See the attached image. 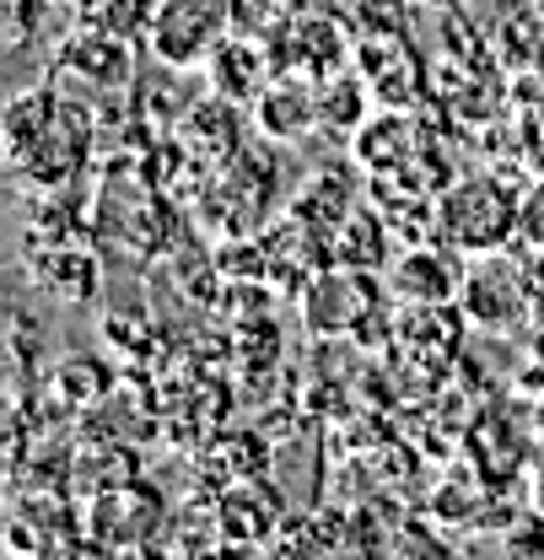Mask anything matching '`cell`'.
I'll list each match as a JSON object with an SVG mask.
<instances>
[{"instance_id":"obj_1","label":"cell","mask_w":544,"mask_h":560,"mask_svg":"<svg viewBox=\"0 0 544 560\" xmlns=\"http://www.w3.org/2000/svg\"><path fill=\"white\" fill-rule=\"evenodd\" d=\"M437 232L459 248V254H496V248H507L512 243V232H518V221H523V206H518V195L501 184V178H490V173H475V178H459L448 195H442V206H437Z\"/></svg>"},{"instance_id":"obj_2","label":"cell","mask_w":544,"mask_h":560,"mask_svg":"<svg viewBox=\"0 0 544 560\" xmlns=\"http://www.w3.org/2000/svg\"><path fill=\"white\" fill-rule=\"evenodd\" d=\"M232 27V0H162L151 16V49L167 66H200Z\"/></svg>"},{"instance_id":"obj_3","label":"cell","mask_w":544,"mask_h":560,"mask_svg":"<svg viewBox=\"0 0 544 560\" xmlns=\"http://www.w3.org/2000/svg\"><path fill=\"white\" fill-rule=\"evenodd\" d=\"M459 296H464V313L475 318L479 329H490V335H507V329L523 318V302H529L523 270L507 265L501 248H496V254H479V265L464 276V285H459Z\"/></svg>"},{"instance_id":"obj_4","label":"cell","mask_w":544,"mask_h":560,"mask_svg":"<svg viewBox=\"0 0 544 560\" xmlns=\"http://www.w3.org/2000/svg\"><path fill=\"white\" fill-rule=\"evenodd\" d=\"M313 75L302 70H286V75H275L270 86L254 97V114H259V130L275 140H297L308 136L313 125H319V92L308 86Z\"/></svg>"},{"instance_id":"obj_5","label":"cell","mask_w":544,"mask_h":560,"mask_svg":"<svg viewBox=\"0 0 544 560\" xmlns=\"http://www.w3.org/2000/svg\"><path fill=\"white\" fill-rule=\"evenodd\" d=\"M372 280L329 270L308 285V324L319 335H345V329H361V318L372 313Z\"/></svg>"},{"instance_id":"obj_6","label":"cell","mask_w":544,"mask_h":560,"mask_svg":"<svg viewBox=\"0 0 544 560\" xmlns=\"http://www.w3.org/2000/svg\"><path fill=\"white\" fill-rule=\"evenodd\" d=\"M205 70H210V86H216L227 103H248V97L265 92V55H259V44L243 38V33H227V38L210 49Z\"/></svg>"},{"instance_id":"obj_7","label":"cell","mask_w":544,"mask_h":560,"mask_svg":"<svg viewBox=\"0 0 544 560\" xmlns=\"http://www.w3.org/2000/svg\"><path fill=\"white\" fill-rule=\"evenodd\" d=\"M459 285H464V276L453 265H442V254H431V248H415L394 270V291L405 302H448Z\"/></svg>"},{"instance_id":"obj_8","label":"cell","mask_w":544,"mask_h":560,"mask_svg":"<svg viewBox=\"0 0 544 560\" xmlns=\"http://www.w3.org/2000/svg\"><path fill=\"white\" fill-rule=\"evenodd\" d=\"M409 151H415V136H409V125L394 114V119H378V125H367V130H356V156L372 167V173H400L409 162Z\"/></svg>"},{"instance_id":"obj_9","label":"cell","mask_w":544,"mask_h":560,"mask_svg":"<svg viewBox=\"0 0 544 560\" xmlns=\"http://www.w3.org/2000/svg\"><path fill=\"white\" fill-rule=\"evenodd\" d=\"M383 232H389V221L372 215V210L345 215L340 237H335V259H340L345 270H372V265L383 259Z\"/></svg>"},{"instance_id":"obj_10","label":"cell","mask_w":544,"mask_h":560,"mask_svg":"<svg viewBox=\"0 0 544 560\" xmlns=\"http://www.w3.org/2000/svg\"><path fill=\"white\" fill-rule=\"evenodd\" d=\"M361 108H367L361 81L329 75V81L319 86V130H329V136H356V130H361Z\"/></svg>"},{"instance_id":"obj_11","label":"cell","mask_w":544,"mask_h":560,"mask_svg":"<svg viewBox=\"0 0 544 560\" xmlns=\"http://www.w3.org/2000/svg\"><path fill=\"white\" fill-rule=\"evenodd\" d=\"M49 119H55V97L49 92H33V97H16L11 103V162H27V151L49 136Z\"/></svg>"},{"instance_id":"obj_12","label":"cell","mask_w":544,"mask_h":560,"mask_svg":"<svg viewBox=\"0 0 544 560\" xmlns=\"http://www.w3.org/2000/svg\"><path fill=\"white\" fill-rule=\"evenodd\" d=\"M431 5H448V0H431Z\"/></svg>"}]
</instances>
